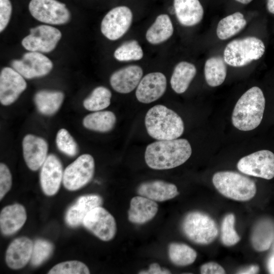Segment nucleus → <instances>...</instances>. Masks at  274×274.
Segmentation results:
<instances>
[{
	"instance_id": "obj_20",
	"label": "nucleus",
	"mask_w": 274,
	"mask_h": 274,
	"mask_svg": "<svg viewBox=\"0 0 274 274\" xmlns=\"http://www.w3.org/2000/svg\"><path fill=\"white\" fill-rule=\"evenodd\" d=\"M102 204V198L97 194H89L79 197L66 211V223L71 227L78 226L82 224L85 217L91 210L101 206Z\"/></svg>"
},
{
	"instance_id": "obj_18",
	"label": "nucleus",
	"mask_w": 274,
	"mask_h": 274,
	"mask_svg": "<svg viewBox=\"0 0 274 274\" xmlns=\"http://www.w3.org/2000/svg\"><path fill=\"white\" fill-rule=\"evenodd\" d=\"M33 243L25 236L14 239L8 246L6 253V262L13 269L24 267L30 260Z\"/></svg>"
},
{
	"instance_id": "obj_23",
	"label": "nucleus",
	"mask_w": 274,
	"mask_h": 274,
	"mask_svg": "<svg viewBox=\"0 0 274 274\" xmlns=\"http://www.w3.org/2000/svg\"><path fill=\"white\" fill-rule=\"evenodd\" d=\"M158 209L155 201L141 195L133 197L128 212V220L134 224H144L155 216Z\"/></svg>"
},
{
	"instance_id": "obj_29",
	"label": "nucleus",
	"mask_w": 274,
	"mask_h": 274,
	"mask_svg": "<svg viewBox=\"0 0 274 274\" xmlns=\"http://www.w3.org/2000/svg\"><path fill=\"white\" fill-rule=\"evenodd\" d=\"M173 32L174 27L169 17L167 14H161L148 29L146 38L149 43L156 45L168 40Z\"/></svg>"
},
{
	"instance_id": "obj_17",
	"label": "nucleus",
	"mask_w": 274,
	"mask_h": 274,
	"mask_svg": "<svg viewBox=\"0 0 274 274\" xmlns=\"http://www.w3.org/2000/svg\"><path fill=\"white\" fill-rule=\"evenodd\" d=\"M48 146L42 138L27 134L22 141L23 158L28 167L33 171L39 169L47 157Z\"/></svg>"
},
{
	"instance_id": "obj_45",
	"label": "nucleus",
	"mask_w": 274,
	"mask_h": 274,
	"mask_svg": "<svg viewBox=\"0 0 274 274\" xmlns=\"http://www.w3.org/2000/svg\"><path fill=\"white\" fill-rule=\"evenodd\" d=\"M266 7L269 12L274 14V0H267Z\"/></svg>"
},
{
	"instance_id": "obj_44",
	"label": "nucleus",
	"mask_w": 274,
	"mask_h": 274,
	"mask_svg": "<svg viewBox=\"0 0 274 274\" xmlns=\"http://www.w3.org/2000/svg\"><path fill=\"white\" fill-rule=\"evenodd\" d=\"M267 267L268 271L270 273H274V252L270 256L268 260Z\"/></svg>"
},
{
	"instance_id": "obj_37",
	"label": "nucleus",
	"mask_w": 274,
	"mask_h": 274,
	"mask_svg": "<svg viewBox=\"0 0 274 274\" xmlns=\"http://www.w3.org/2000/svg\"><path fill=\"white\" fill-rule=\"evenodd\" d=\"M56 144L58 150L68 156H75L78 152V146L76 142L64 128H61L57 132Z\"/></svg>"
},
{
	"instance_id": "obj_36",
	"label": "nucleus",
	"mask_w": 274,
	"mask_h": 274,
	"mask_svg": "<svg viewBox=\"0 0 274 274\" xmlns=\"http://www.w3.org/2000/svg\"><path fill=\"white\" fill-rule=\"evenodd\" d=\"M53 249V245L50 242L38 239L33 244L31 264L34 266L40 265L51 256Z\"/></svg>"
},
{
	"instance_id": "obj_41",
	"label": "nucleus",
	"mask_w": 274,
	"mask_h": 274,
	"mask_svg": "<svg viewBox=\"0 0 274 274\" xmlns=\"http://www.w3.org/2000/svg\"><path fill=\"white\" fill-rule=\"evenodd\" d=\"M200 272L202 274H223L225 273V270L219 264L211 262L201 266Z\"/></svg>"
},
{
	"instance_id": "obj_10",
	"label": "nucleus",
	"mask_w": 274,
	"mask_h": 274,
	"mask_svg": "<svg viewBox=\"0 0 274 274\" xmlns=\"http://www.w3.org/2000/svg\"><path fill=\"white\" fill-rule=\"evenodd\" d=\"M57 28L48 25H40L30 29V33L22 41L23 47L28 51L48 53L53 50L61 38Z\"/></svg>"
},
{
	"instance_id": "obj_46",
	"label": "nucleus",
	"mask_w": 274,
	"mask_h": 274,
	"mask_svg": "<svg viewBox=\"0 0 274 274\" xmlns=\"http://www.w3.org/2000/svg\"><path fill=\"white\" fill-rule=\"evenodd\" d=\"M242 4L247 5L251 3L253 0H235Z\"/></svg>"
},
{
	"instance_id": "obj_14",
	"label": "nucleus",
	"mask_w": 274,
	"mask_h": 274,
	"mask_svg": "<svg viewBox=\"0 0 274 274\" xmlns=\"http://www.w3.org/2000/svg\"><path fill=\"white\" fill-rule=\"evenodd\" d=\"M24 78L12 67H4L0 74V102L4 106L14 103L25 90Z\"/></svg>"
},
{
	"instance_id": "obj_8",
	"label": "nucleus",
	"mask_w": 274,
	"mask_h": 274,
	"mask_svg": "<svg viewBox=\"0 0 274 274\" xmlns=\"http://www.w3.org/2000/svg\"><path fill=\"white\" fill-rule=\"evenodd\" d=\"M29 10L35 19L45 23L61 25L71 19L65 5L56 0H31Z\"/></svg>"
},
{
	"instance_id": "obj_38",
	"label": "nucleus",
	"mask_w": 274,
	"mask_h": 274,
	"mask_svg": "<svg viewBox=\"0 0 274 274\" xmlns=\"http://www.w3.org/2000/svg\"><path fill=\"white\" fill-rule=\"evenodd\" d=\"M49 274H89L88 267L78 260L62 262L53 266L48 272Z\"/></svg>"
},
{
	"instance_id": "obj_13",
	"label": "nucleus",
	"mask_w": 274,
	"mask_h": 274,
	"mask_svg": "<svg viewBox=\"0 0 274 274\" xmlns=\"http://www.w3.org/2000/svg\"><path fill=\"white\" fill-rule=\"evenodd\" d=\"M132 21V13L126 6H118L111 10L101 23V31L110 40L121 38L129 28Z\"/></svg>"
},
{
	"instance_id": "obj_30",
	"label": "nucleus",
	"mask_w": 274,
	"mask_h": 274,
	"mask_svg": "<svg viewBox=\"0 0 274 274\" xmlns=\"http://www.w3.org/2000/svg\"><path fill=\"white\" fill-rule=\"evenodd\" d=\"M246 25L244 15L235 12L220 20L216 30L217 37L221 40L228 39L240 32Z\"/></svg>"
},
{
	"instance_id": "obj_1",
	"label": "nucleus",
	"mask_w": 274,
	"mask_h": 274,
	"mask_svg": "<svg viewBox=\"0 0 274 274\" xmlns=\"http://www.w3.org/2000/svg\"><path fill=\"white\" fill-rule=\"evenodd\" d=\"M192 149L184 139L158 141L148 145L145 152L147 165L154 169H168L179 166L190 157Z\"/></svg>"
},
{
	"instance_id": "obj_7",
	"label": "nucleus",
	"mask_w": 274,
	"mask_h": 274,
	"mask_svg": "<svg viewBox=\"0 0 274 274\" xmlns=\"http://www.w3.org/2000/svg\"><path fill=\"white\" fill-rule=\"evenodd\" d=\"M94 170L93 157L89 154L80 155L63 171L62 182L64 187L70 191L82 188L92 180Z\"/></svg>"
},
{
	"instance_id": "obj_42",
	"label": "nucleus",
	"mask_w": 274,
	"mask_h": 274,
	"mask_svg": "<svg viewBox=\"0 0 274 274\" xmlns=\"http://www.w3.org/2000/svg\"><path fill=\"white\" fill-rule=\"evenodd\" d=\"M170 271L164 268H162L158 263H152L146 270H142L139 273L143 274H167L170 273Z\"/></svg>"
},
{
	"instance_id": "obj_40",
	"label": "nucleus",
	"mask_w": 274,
	"mask_h": 274,
	"mask_svg": "<svg viewBox=\"0 0 274 274\" xmlns=\"http://www.w3.org/2000/svg\"><path fill=\"white\" fill-rule=\"evenodd\" d=\"M12 5L10 0H0V31L2 32L9 22Z\"/></svg>"
},
{
	"instance_id": "obj_3",
	"label": "nucleus",
	"mask_w": 274,
	"mask_h": 274,
	"mask_svg": "<svg viewBox=\"0 0 274 274\" xmlns=\"http://www.w3.org/2000/svg\"><path fill=\"white\" fill-rule=\"evenodd\" d=\"M145 124L149 135L158 141L178 139L184 130L181 117L162 105H155L148 111Z\"/></svg>"
},
{
	"instance_id": "obj_6",
	"label": "nucleus",
	"mask_w": 274,
	"mask_h": 274,
	"mask_svg": "<svg viewBox=\"0 0 274 274\" xmlns=\"http://www.w3.org/2000/svg\"><path fill=\"white\" fill-rule=\"evenodd\" d=\"M182 229L188 239L200 245L211 243L218 234L215 221L208 215L197 211L186 215L182 221Z\"/></svg>"
},
{
	"instance_id": "obj_5",
	"label": "nucleus",
	"mask_w": 274,
	"mask_h": 274,
	"mask_svg": "<svg viewBox=\"0 0 274 274\" xmlns=\"http://www.w3.org/2000/svg\"><path fill=\"white\" fill-rule=\"evenodd\" d=\"M265 49V45L260 39L247 37L229 42L224 49L223 58L227 64L241 67L260 59Z\"/></svg>"
},
{
	"instance_id": "obj_16",
	"label": "nucleus",
	"mask_w": 274,
	"mask_h": 274,
	"mask_svg": "<svg viewBox=\"0 0 274 274\" xmlns=\"http://www.w3.org/2000/svg\"><path fill=\"white\" fill-rule=\"evenodd\" d=\"M166 79L160 72L150 73L140 81L135 91L137 99L144 104L152 102L164 93L166 88Z\"/></svg>"
},
{
	"instance_id": "obj_4",
	"label": "nucleus",
	"mask_w": 274,
	"mask_h": 274,
	"mask_svg": "<svg viewBox=\"0 0 274 274\" xmlns=\"http://www.w3.org/2000/svg\"><path fill=\"white\" fill-rule=\"evenodd\" d=\"M213 183L222 195L237 201H247L256 194V186L249 178L232 171H221L213 177Z\"/></svg>"
},
{
	"instance_id": "obj_15",
	"label": "nucleus",
	"mask_w": 274,
	"mask_h": 274,
	"mask_svg": "<svg viewBox=\"0 0 274 274\" xmlns=\"http://www.w3.org/2000/svg\"><path fill=\"white\" fill-rule=\"evenodd\" d=\"M63 171L60 159L55 155H48L41 166L40 180L42 189L47 196H53L58 191L63 180Z\"/></svg>"
},
{
	"instance_id": "obj_21",
	"label": "nucleus",
	"mask_w": 274,
	"mask_h": 274,
	"mask_svg": "<svg viewBox=\"0 0 274 274\" xmlns=\"http://www.w3.org/2000/svg\"><path fill=\"white\" fill-rule=\"evenodd\" d=\"M138 194L155 201H164L171 199L179 194L177 186L174 184L162 180H152L139 185Z\"/></svg>"
},
{
	"instance_id": "obj_22",
	"label": "nucleus",
	"mask_w": 274,
	"mask_h": 274,
	"mask_svg": "<svg viewBox=\"0 0 274 274\" xmlns=\"http://www.w3.org/2000/svg\"><path fill=\"white\" fill-rule=\"evenodd\" d=\"M27 219L25 208L19 203L4 207L0 214L1 232L6 235H11L19 230Z\"/></svg>"
},
{
	"instance_id": "obj_31",
	"label": "nucleus",
	"mask_w": 274,
	"mask_h": 274,
	"mask_svg": "<svg viewBox=\"0 0 274 274\" xmlns=\"http://www.w3.org/2000/svg\"><path fill=\"white\" fill-rule=\"evenodd\" d=\"M204 77L207 84L211 87L221 85L227 74L226 62L221 56H213L209 58L204 65Z\"/></svg>"
},
{
	"instance_id": "obj_43",
	"label": "nucleus",
	"mask_w": 274,
	"mask_h": 274,
	"mask_svg": "<svg viewBox=\"0 0 274 274\" xmlns=\"http://www.w3.org/2000/svg\"><path fill=\"white\" fill-rule=\"evenodd\" d=\"M259 270V267L256 265H252L247 267L239 270L237 273L253 274L257 273Z\"/></svg>"
},
{
	"instance_id": "obj_27",
	"label": "nucleus",
	"mask_w": 274,
	"mask_h": 274,
	"mask_svg": "<svg viewBox=\"0 0 274 274\" xmlns=\"http://www.w3.org/2000/svg\"><path fill=\"white\" fill-rule=\"evenodd\" d=\"M196 74L194 64L181 61L174 68L170 79V85L174 91L178 94L185 92Z\"/></svg>"
},
{
	"instance_id": "obj_35",
	"label": "nucleus",
	"mask_w": 274,
	"mask_h": 274,
	"mask_svg": "<svg viewBox=\"0 0 274 274\" xmlns=\"http://www.w3.org/2000/svg\"><path fill=\"white\" fill-rule=\"evenodd\" d=\"M235 219L233 214H228L223 218L221 226V241L226 246H232L240 240L234 229Z\"/></svg>"
},
{
	"instance_id": "obj_32",
	"label": "nucleus",
	"mask_w": 274,
	"mask_h": 274,
	"mask_svg": "<svg viewBox=\"0 0 274 274\" xmlns=\"http://www.w3.org/2000/svg\"><path fill=\"white\" fill-rule=\"evenodd\" d=\"M168 253L171 262L180 266L191 264L197 257V253L193 249L186 244L179 243L170 244Z\"/></svg>"
},
{
	"instance_id": "obj_2",
	"label": "nucleus",
	"mask_w": 274,
	"mask_h": 274,
	"mask_svg": "<svg viewBox=\"0 0 274 274\" xmlns=\"http://www.w3.org/2000/svg\"><path fill=\"white\" fill-rule=\"evenodd\" d=\"M265 99L261 89L253 87L238 99L232 114V123L242 131L253 130L260 124L264 111Z\"/></svg>"
},
{
	"instance_id": "obj_9",
	"label": "nucleus",
	"mask_w": 274,
	"mask_h": 274,
	"mask_svg": "<svg viewBox=\"0 0 274 274\" xmlns=\"http://www.w3.org/2000/svg\"><path fill=\"white\" fill-rule=\"evenodd\" d=\"M237 167L245 174L271 179L274 177V154L267 150L255 152L242 158Z\"/></svg>"
},
{
	"instance_id": "obj_11",
	"label": "nucleus",
	"mask_w": 274,
	"mask_h": 274,
	"mask_svg": "<svg viewBox=\"0 0 274 274\" xmlns=\"http://www.w3.org/2000/svg\"><path fill=\"white\" fill-rule=\"evenodd\" d=\"M82 224L95 236L104 241L112 240L117 231L115 218L100 206L91 210L85 217Z\"/></svg>"
},
{
	"instance_id": "obj_33",
	"label": "nucleus",
	"mask_w": 274,
	"mask_h": 274,
	"mask_svg": "<svg viewBox=\"0 0 274 274\" xmlns=\"http://www.w3.org/2000/svg\"><path fill=\"white\" fill-rule=\"evenodd\" d=\"M112 93L104 86L94 88L83 101V106L90 111H99L108 108L111 104Z\"/></svg>"
},
{
	"instance_id": "obj_12",
	"label": "nucleus",
	"mask_w": 274,
	"mask_h": 274,
	"mask_svg": "<svg viewBox=\"0 0 274 274\" xmlns=\"http://www.w3.org/2000/svg\"><path fill=\"white\" fill-rule=\"evenodd\" d=\"M11 65L24 78L31 79L48 75L53 68V63L45 55L38 52L29 51L21 59L13 60Z\"/></svg>"
},
{
	"instance_id": "obj_25",
	"label": "nucleus",
	"mask_w": 274,
	"mask_h": 274,
	"mask_svg": "<svg viewBox=\"0 0 274 274\" xmlns=\"http://www.w3.org/2000/svg\"><path fill=\"white\" fill-rule=\"evenodd\" d=\"M274 239V221L269 219L259 220L254 226L251 243L254 249L258 252L267 250Z\"/></svg>"
},
{
	"instance_id": "obj_28",
	"label": "nucleus",
	"mask_w": 274,
	"mask_h": 274,
	"mask_svg": "<svg viewBox=\"0 0 274 274\" xmlns=\"http://www.w3.org/2000/svg\"><path fill=\"white\" fill-rule=\"evenodd\" d=\"M116 123V117L110 111L94 112L86 115L83 120V125L86 128L100 132L111 131Z\"/></svg>"
},
{
	"instance_id": "obj_34",
	"label": "nucleus",
	"mask_w": 274,
	"mask_h": 274,
	"mask_svg": "<svg viewBox=\"0 0 274 274\" xmlns=\"http://www.w3.org/2000/svg\"><path fill=\"white\" fill-rule=\"evenodd\" d=\"M114 56L120 61L139 60L143 57V51L138 41L133 40L126 41L118 47Z\"/></svg>"
},
{
	"instance_id": "obj_26",
	"label": "nucleus",
	"mask_w": 274,
	"mask_h": 274,
	"mask_svg": "<svg viewBox=\"0 0 274 274\" xmlns=\"http://www.w3.org/2000/svg\"><path fill=\"white\" fill-rule=\"evenodd\" d=\"M63 99L64 94L61 91L41 90L35 94L33 100L40 113L46 116H51L58 111Z\"/></svg>"
},
{
	"instance_id": "obj_24",
	"label": "nucleus",
	"mask_w": 274,
	"mask_h": 274,
	"mask_svg": "<svg viewBox=\"0 0 274 274\" xmlns=\"http://www.w3.org/2000/svg\"><path fill=\"white\" fill-rule=\"evenodd\" d=\"M174 7L178 20L185 26L199 23L203 16V9L199 0H174Z\"/></svg>"
},
{
	"instance_id": "obj_19",
	"label": "nucleus",
	"mask_w": 274,
	"mask_h": 274,
	"mask_svg": "<svg viewBox=\"0 0 274 274\" xmlns=\"http://www.w3.org/2000/svg\"><path fill=\"white\" fill-rule=\"evenodd\" d=\"M143 74V70L140 66L128 65L112 74L110 79V84L116 92L128 93L137 87Z\"/></svg>"
},
{
	"instance_id": "obj_39",
	"label": "nucleus",
	"mask_w": 274,
	"mask_h": 274,
	"mask_svg": "<svg viewBox=\"0 0 274 274\" xmlns=\"http://www.w3.org/2000/svg\"><path fill=\"white\" fill-rule=\"evenodd\" d=\"M12 175L8 166L3 163L0 164V200H1L11 189Z\"/></svg>"
}]
</instances>
